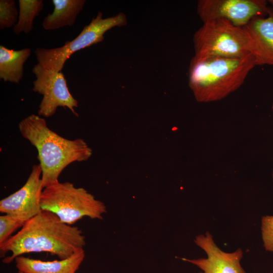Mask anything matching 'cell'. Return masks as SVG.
Returning <instances> with one entry per match:
<instances>
[{"mask_svg": "<svg viewBox=\"0 0 273 273\" xmlns=\"http://www.w3.org/2000/svg\"><path fill=\"white\" fill-rule=\"evenodd\" d=\"M17 273H24L21 271L18 270Z\"/></svg>", "mask_w": 273, "mask_h": 273, "instance_id": "cell-20", "label": "cell"}, {"mask_svg": "<svg viewBox=\"0 0 273 273\" xmlns=\"http://www.w3.org/2000/svg\"><path fill=\"white\" fill-rule=\"evenodd\" d=\"M243 28L256 66H273V8L268 7L266 16L253 18Z\"/></svg>", "mask_w": 273, "mask_h": 273, "instance_id": "cell-11", "label": "cell"}, {"mask_svg": "<svg viewBox=\"0 0 273 273\" xmlns=\"http://www.w3.org/2000/svg\"><path fill=\"white\" fill-rule=\"evenodd\" d=\"M42 210L56 215L63 222L73 225L84 217L103 219L106 212L103 202L83 188L59 181L43 188L40 197Z\"/></svg>", "mask_w": 273, "mask_h": 273, "instance_id": "cell-4", "label": "cell"}, {"mask_svg": "<svg viewBox=\"0 0 273 273\" xmlns=\"http://www.w3.org/2000/svg\"><path fill=\"white\" fill-rule=\"evenodd\" d=\"M19 16L17 24L13 27L14 33L28 34L34 28V18L39 15L44 4L42 0H19Z\"/></svg>", "mask_w": 273, "mask_h": 273, "instance_id": "cell-15", "label": "cell"}, {"mask_svg": "<svg viewBox=\"0 0 273 273\" xmlns=\"http://www.w3.org/2000/svg\"><path fill=\"white\" fill-rule=\"evenodd\" d=\"M127 23L126 15L123 13L103 18L102 13L99 12L74 39L66 41L63 46L58 48H36L34 54L38 64L45 69L62 72L65 62L73 54L102 42L105 38V33L109 30L125 26Z\"/></svg>", "mask_w": 273, "mask_h": 273, "instance_id": "cell-6", "label": "cell"}, {"mask_svg": "<svg viewBox=\"0 0 273 273\" xmlns=\"http://www.w3.org/2000/svg\"><path fill=\"white\" fill-rule=\"evenodd\" d=\"M32 72L36 77L33 81L32 90L42 96L38 115L51 117L58 107H63L68 108L75 116H78L74 109L78 107V101L70 93L62 72L45 69L38 63L34 66Z\"/></svg>", "mask_w": 273, "mask_h": 273, "instance_id": "cell-7", "label": "cell"}, {"mask_svg": "<svg viewBox=\"0 0 273 273\" xmlns=\"http://www.w3.org/2000/svg\"><path fill=\"white\" fill-rule=\"evenodd\" d=\"M19 12L14 0L0 1V29L14 26L18 20Z\"/></svg>", "mask_w": 273, "mask_h": 273, "instance_id": "cell-16", "label": "cell"}, {"mask_svg": "<svg viewBox=\"0 0 273 273\" xmlns=\"http://www.w3.org/2000/svg\"><path fill=\"white\" fill-rule=\"evenodd\" d=\"M193 43L194 56L198 58H243L251 54L243 27L237 26L224 18L203 22L194 34Z\"/></svg>", "mask_w": 273, "mask_h": 273, "instance_id": "cell-5", "label": "cell"}, {"mask_svg": "<svg viewBox=\"0 0 273 273\" xmlns=\"http://www.w3.org/2000/svg\"><path fill=\"white\" fill-rule=\"evenodd\" d=\"M272 178H273V171H272Z\"/></svg>", "mask_w": 273, "mask_h": 273, "instance_id": "cell-22", "label": "cell"}, {"mask_svg": "<svg viewBox=\"0 0 273 273\" xmlns=\"http://www.w3.org/2000/svg\"><path fill=\"white\" fill-rule=\"evenodd\" d=\"M85 244V237L78 227L65 223L53 213L42 210L0 245V255L5 264L32 252H48L63 259L83 249Z\"/></svg>", "mask_w": 273, "mask_h": 273, "instance_id": "cell-1", "label": "cell"}, {"mask_svg": "<svg viewBox=\"0 0 273 273\" xmlns=\"http://www.w3.org/2000/svg\"><path fill=\"white\" fill-rule=\"evenodd\" d=\"M263 245L266 251L273 252V216L265 215L261 221Z\"/></svg>", "mask_w": 273, "mask_h": 273, "instance_id": "cell-18", "label": "cell"}, {"mask_svg": "<svg viewBox=\"0 0 273 273\" xmlns=\"http://www.w3.org/2000/svg\"><path fill=\"white\" fill-rule=\"evenodd\" d=\"M41 175L39 164L33 165L25 184L0 201V212L24 222L40 212V197L43 189Z\"/></svg>", "mask_w": 273, "mask_h": 273, "instance_id": "cell-9", "label": "cell"}, {"mask_svg": "<svg viewBox=\"0 0 273 273\" xmlns=\"http://www.w3.org/2000/svg\"><path fill=\"white\" fill-rule=\"evenodd\" d=\"M194 242L206 253L207 257L181 259L200 268L201 271L199 273H247L241 264L244 254L242 249L232 252L223 251L209 232L197 236Z\"/></svg>", "mask_w": 273, "mask_h": 273, "instance_id": "cell-10", "label": "cell"}, {"mask_svg": "<svg viewBox=\"0 0 273 273\" xmlns=\"http://www.w3.org/2000/svg\"><path fill=\"white\" fill-rule=\"evenodd\" d=\"M54 11L43 19L44 29L56 30L65 26H72L77 15L82 10L85 0H53Z\"/></svg>", "mask_w": 273, "mask_h": 273, "instance_id": "cell-13", "label": "cell"}, {"mask_svg": "<svg viewBox=\"0 0 273 273\" xmlns=\"http://www.w3.org/2000/svg\"><path fill=\"white\" fill-rule=\"evenodd\" d=\"M272 109L273 110V104H272Z\"/></svg>", "mask_w": 273, "mask_h": 273, "instance_id": "cell-21", "label": "cell"}, {"mask_svg": "<svg viewBox=\"0 0 273 273\" xmlns=\"http://www.w3.org/2000/svg\"><path fill=\"white\" fill-rule=\"evenodd\" d=\"M84 257L82 249L63 259L43 261L21 255L14 261L18 270L24 273H76Z\"/></svg>", "mask_w": 273, "mask_h": 273, "instance_id": "cell-12", "label": "cell"}, {"mask_svg": "<svg viewBox=\"0 0 273 273\" xmlns=\"http://www.w3.org/2000/svg\"><path fill=\"white\" fill-rule=\"evenodd\" d=\"M267 2H268V3L272 6V8H273V0H269Z\"/></svg>", "mask_w": 273, "mask_h": 273, "instance_id": "cell-19", "label": "cell"}, {"mask_svg": "<svg viewBox=\"0 0 273 273\" xmlns=\"http://www.w3.org/2000/svg\"><path fill=\"white\" fill-rule=\"evenodd\" d=\"M22 136L34 146L41 169L43 188L59 181L62 171L74 162L87 160L92 150L82 139H66L50 129L46 120L31 114L18 124Z\"/></svg>", "mask_w": 273, "mask_h": 273, "instance_id": "cell-2", "label": "cell"}, {"mask_svg": "<svg viewBox=\"0 0 273 273\" xmlns=\"http://www.w3.org/2000/svg\"><path fill=\"white\" fill-rule=\"evenodd\" d=\"M25 48L15 51L0 46V78L5 82L19 83L23 76V65L31 55Z\"/></svg>", "mask_w": 273, "mask_h": 273, "instance_id": "cell-14", "label": "cell"}, {"mask_svg": "<svg viewBox=\"0 0 273 273\" xmlns=\"http://www.w3.org/2000/svg\"><path fill=\"white\" fill-rule=\"evenodd\" d=\"M265 0H199L197 12L203 22L224 18L234 25L244 27L253 18L266 16L268 7Z\"/></svg>", "mask_w": 273, "mask_h": 273, "instance_id": "cell-8", "label": "cell"}, {"mask_svg": "<svg viewBox=\"0 0 273 273\" xmlns=\"http://www.w3.org/2000/svg\"><path fill=\"white\" fill-rule=\"evenodd\" d=\"M255 66L251 54L243 58L194 56L189 68V85L197 101H218L238 89Z\"/></svg>", "mask_w": 273, "mask_h": 273, "instance_id": "cell-3", "label": "cell"}, {"mask_svg": "<svg viewBox=\"0 0 273 273\" xmlns=\"http://www.w3.org/2000/svg\"><path fill=\"white\" fill-rule=\"evenodd\" d=\"M25 222L9 214L0 216V245L7 241L15 231L21 228Z\"/></svg>", "mask_w": 273, "mask_h": 273, "instance_id": "cell-17", "label": "cell"}]
</instances>
